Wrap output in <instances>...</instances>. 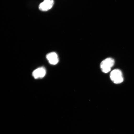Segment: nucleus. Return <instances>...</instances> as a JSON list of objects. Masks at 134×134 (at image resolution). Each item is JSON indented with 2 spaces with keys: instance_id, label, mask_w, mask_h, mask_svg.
<instances>
[{
  "instance_id": "f257e3e1",
  "label": "nucleus",
  "mask_w": 134,
  "mask_h": 134,
  "mask_svg": "<svg viewBox=\"0 0 134 134\" xmlns=\"http://www.w3.org/2000/svg\"><path fill=\"white\" fill-rule=\"evenodd\" d=\"M114 64L115 61L113 58H107L102 62L100 64V68L103 72L108 73L110 71Z\"/></svg>"
},
{
  "instance_id": "f03ea898",
  "label": "nucleus",
  "mask_w": 134,
  "mask_h": 134,
  "mask_svg": "<svg viewBox=\"0 0 134 134\" xmlns=\"http://www.w3.org/2000/svg\"><path fill=\"white\" fill-rule=\"evenodd\" d=\"M110 77L112 81L115 84L121 83L124 80L123 75L120 70H113L110 73Z\"/></svg>"
},
{
  "instance_id": "7ed1b4c3",
  "label": "nucleus",
  "mask_w": 134,
  "mask_h": 134,
  "mask_svg": "<svg viewBox=\"0 0 134 134\" xmlns=\"http://www.w3.org/2000/svg\"><path fill=\"white\" fill-rule=\"evenodd\" d=\"M54 4L53 0H44L40 4L39 9L42 11H47L52 8Z\"/></svg>"
},
{
  "instance_id": "20e7f679",
  "label": "nucleus",
  "mask_w": 134,
  "mask_h": 134,
  "mask_svg": "<svg viewBox=\"0 0 134 134\" xmlns=\"http://www.w3.org/2000/svg\"><path fill=\"white\" fill-rule=\"evenodd\" d=\"M46 74V70L44 67H41L38 68L33 72L32 76L36 79L42 78Z\"/></svg>"
},
{
  "instance_id": "39448f33",
  "label": "nucleus",
  "mask_w": 134,
  "mask_h": 134,
  "mask_svg": "<svg viewBox=\"0 0 134 134\" xmlns=\"http://www.w3.org/2000/svg\"><path fill=\"white\" fill-rule=\"evenodd\" d=\"M46 57L50 64L56 65L59 62V58L57 54L55 52H51L47 55Z\"/></svg>"
}]
</instances>
